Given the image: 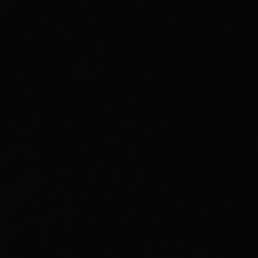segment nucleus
Instances as JSON below:
<instances>
[]
</instances>
